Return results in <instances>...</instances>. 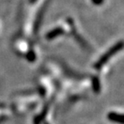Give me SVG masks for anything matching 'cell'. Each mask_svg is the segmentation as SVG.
<instances>
[{"label": "cell", "mask_w": 124, "mask_h": 124, "mask_svg": "<svg viewBox=\"0 0 124 124\" xmlns=\"http://www.w3.org/2000/svg\"><path fill=\"white\" fill-rule=\"evenodd\" d=\"M124 48V41H120L118 42H116L115 45H113L110 48H108L104 54L97 60V61L94 64V68L96 70H100L103 67L108 60H110L115 54L119 53Z\"/></svg>", "instance_id": "cell-1"}, {"label": "cell", "mask_w": 124, "mask_h": 124, "mask_svg": "<svg viewBox=\"0 0 124 124\" xmlns=\"http://www.w3.org/2000/svg\"><path fill=\"white\" fill-rule=\"evenodd\" d=\"M107 118H108V121L115 122V123L124 124V114H122V113H117V112H114V111H111V112L108 113Z\"/></svg>", "instance_id": "cell-2"}, {"label": "cell", "mask_w": 124, "mask_h": 124, "mask_svg": "<svg viewBox=\"0 0 124 124\" xmlns=\"http://www.w3.org/2000/svg\"><path fill=\"white\" fill-rule=\"evenodd\" d=\"M62 34H64V29L62 28H56V29H53L49 32L47 35H46V38L49 39V40H52V39L56 38V37L61 35Z\"/></svg>", "instance_id": "cell-4"}, {"label": "cell", "mask_w": 124, "mask_h": 124, "mask_svg": "<svg viewBox=\"0 0 124 124\" xmlns=\"http://www.w3.org/2000/svg\"><path fill=\"white\" fill-rule=\"evenodd\" d=\"M103 1H104V0H91L92 4H94L95 5H100V4H103Z\"/></svg>", "instance_id": "cell-5"}, {"label": "cell", "mask_w": 124, "mask_h": 124, "mask_svg": "<svg viewBox=\"0 0 124 124\" xmlns=\"http://www.w3.org/2000/svg\"><path fill=\"white\" fill-rule=\"evenodd\" d=\"M35 1H36V0H30L31 3H34V2H35Z\"/></svg>", "instance_id": "cell-6"}, {"label": "cell", "mask_w": 124, "mask_h": 124, "mask_svg": "<svg viewBox=\"0 0 124 124\" xmlns=\"http://www.w3.org/2000/svg\"><path fill=\"white\" fill-rule=\"evenodd\" d=\"M91 86H92V90L94 91V93H96V94L100 93L101 84L98 77H97V76L92 77V78H91Z\"/></svg>", "instance_id": "cell-3"}]
</instances>
